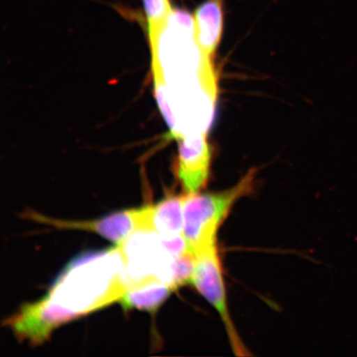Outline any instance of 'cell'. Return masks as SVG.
I'll return each instance as SVG.
<instances>
[{
  "label": "cell",
  "instance_id": "7a4b0ae2",
  "mask_svg": "<svg viewBox=\"0 0 357 357\" xmlns=\"http://www.w3.org/2000/svg\"><path fill=\"white\" fill-rule=\"evenodd\" d=\"M126 290L123 259L117 245L75 259L46 297L68 322L119 301Z\"/></svg>",
  "mask_w": 357,
  "mask_h": 357
},
{
  "label": "cell",
  "instance_id": "9c48e42d",
  "mask_svg": "<svg viewBox=\"0 0 357 357\" xmlns=\"http://www.w3.org/2000/svg\"><path fill=\"white\" fill-rule=\"evenodd\" d=\"M193 17L195 41L202 55L213 62L225 29V0H206Z\"/></svg>",
  "mask_w": 357,
  "mask_h": 357
},
{
  "label": "cell",
  "instance_id": "6da1fadb",
  "mask_svg": "<svg viewBox=\"0 0 357 357\" xmlns=\"http://www.w3.org/2000/svg\"><path fill=\"white\" fill-rule=\"evenodd\" d=\"M155 96L167 122L193 125L213 119L218 80L213 62L201 53L195 37L194 17L173 10L151 45Z\"/></svg>",
  "mask_w": 357,
  "mask_h": 357
},
{
  "label": "cell",
  "instance_id": "52a82bcc",
  "mask_svg": "<svg viewBox=\"0 0 357 357\" xmlns=\"http://www.w3.org/2000/svg\"><path fill=\"white\" fill-rule=\"evenodd\" d=\"M177 141L176 176L185 193H198L211 176L213 153L208 133L190 134Z\"/></svg>",
  "mask_w": 357,
  "mask_h": 357
},
{
  "label": "cell",
  "instance_id": "5b68a950",
  "mask_svg": "<svg viewBox=\"0 0 357 357\" xmlns=\"http://www.w3.org/2000/svg\"><path fill=\"white\" fill-rule=\"evenodd\" d=\"M191 284L220 314L234 354L249 355L230 314L218 244L195 254Z\"/></svg>",
  "mask_w": 357,
  "mask_h": 357
},
{
  "label": "cell",
  "instance_id": "ba28073f",
  "mask_svg": "<svg viewBox=\"0 0 357 357\" xmlns=\"http://www.w3.org/2000/svg\"><path fill=\"white\" fill-rule=\"evenodd\" d=\"M61 324H64L60 317L44 297L22 306L6 320V325L20 340L28 341L33 345L46 342Z\"/></svg>",
  "mask_w": 357,
  "mask_h": 357
},
{
  "label": "cell",
  "instance_id": "8fae6325",
  "mask_svg": "<svg viewBox=\"0 0 357 357\" xmlns=\"http://www.w3.org/2000/svg\"><path fill=\"white\" fill-rule=\"evenodd\" d=\"M175 289L169 284L153 281L127 289L119 302L125 310L155 311Z\"/></svg>",
  "mask_w": 357,
  "mask_h": 357
},
{
  "label": "cell",
  "instance_id": "8992f818",
  "mask_svg": "<svg viewBox=\"0 0 357 357\" xmlns=\"http://www.w3.org/2000/svg\"><path fill=\"white\" fill-rule=\"evenodd\" d=\"M24 218L58 229L91 231L108 239L117 245L123 244L129 236L140 230L153 229V205L142 208L127 209L109 214L97 220H56L43 214L28 211Z\"/></svg>",
  "mask_w": 357,
  "mask_h": 357
},
{
  "label": "cell",
  "instance_id": "7c38bea8",
  "mask_svg": "<svg viewBox=\"0 0 357 357\" xmlns=\"http://www.w3.org/2000/svg\"><path fill=\"white\" fill-rule=\"evenodd\" d=\"M142 3L146 17L149 42L151 44L155 41L174 8L171 0H142Z\"/></svg>",
  "mask_w": 357,
  "mask_h": 357
},
{
  "label": "cell",
  "instance_id": "3957f363",
  "mask_svg": "<svg viewBox=\"0 0 357 357\" xmlns=\"http://www.w3.org/2000/svg\"><path fill=\"white\" fill-rule=\"evenodd\" d=\"M256 175V169L252 168L231 188L184 194V238L191 254L218 244L220 227L236 203L252 193Z\"/></svg>",
  "mask_w": 357,
  "mask_h": 357
},
{
  "label": "cell",
  "instance_id": "30bf717a",
  "mask_svg": "<svg viewBox=\"0 0 357 357\" xmlns=\"http://www.w3.org/2000/svg\"><path fill=\"white\" fill-rule=\"evenodd\" d=\"M153 229L165 242L184 238V194L153 204Z\"/></svg>",
  "mask_w": 357,
  "mask_h": 357
},
{
  "label": "cell",
  "instance_id": "277c9868",
  "mask_svg": "<svg viewBox=\"0 0 357 357\" xmlns=\"http://www.w3.org/2000/svg\"><path fill=\"white\" fill-rule=\"evenodd\" d=\"M121 253L127 289L160 281L177 289L174 281L176 259L151 230L137 231L118 245Z\"/></svg>",
  "mask_w": 357,
  "mask_h": 357
}]
</instances>
